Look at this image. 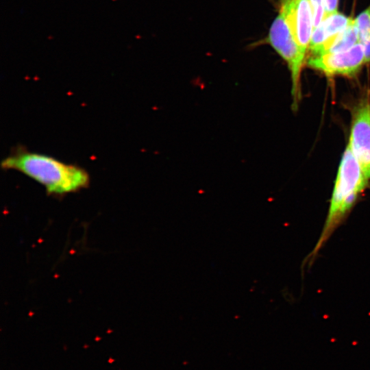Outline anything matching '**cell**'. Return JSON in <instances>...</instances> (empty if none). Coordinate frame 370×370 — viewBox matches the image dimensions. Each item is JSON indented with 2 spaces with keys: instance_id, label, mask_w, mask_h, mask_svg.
<instances>
[{
  "instance_id": "1",
  "label": "cell",
  "mask_w": 370,
  "mask_h": 370,
  "mask_svg": "<svg viewBox=\"0 0 370 370\" xmlns=\"http://www.w3.org/2000/svg\"><path fill=\"white\" fill-rule=\"evenodd\" d=\"M1 166L19 171L42 185L51 195H61L88 186V172L75 164L51 156L27 151H18L4 158Z\"/></svg>"
},
{
  "instance_id": "2",
  "label": "cell",
  "mask_w": 370,
  "mask_h": 370,
  "mask_svg": "<svg viewBox=\"0 0 370 370\" xmlns=\"http://www.w3.org/2000/svg\"><path fill=\"white\" fill-rule=\"evenodd\" d=\"M368 181L347 144L339 165L323 230L308 257L307 264H312L323 246L345 221Z\"/></svg>"
},
{
  "instance_id": "3",
  "label": "cell",
  "mask_w": 370,
  "mask_h": 370,
  "mask_svg": "<svg viewBox=\"0 0 370 370\" xmlns=\"http://www.w3.org/2000/svg\"><path fill=\"white\" fill-rule=\"evenodd\" d=\"M266 42L288 65L292 82V106L294 110H297L301 97L300 77L306 53L298 46L286 15L280 8L271 25Z\"/></svg>"
},
{
  "instance_id": "4",
  "label": "cell",
  "mask_w": 370,
  "mask_h": 370,
  "mask_svg": "<svg viewBox=\"0 0 370 370\" xmlns=\"http://www.w3.org/2000/svg\"><path fill=\"white\" fill-rule=\"evenodd\" d=\"M363 173L370 180V99L360 100L352 111L348 143Z\"/></svg>"
},
{
  "instance_id": "5",
  "label": "cell",
  "mask_w": 370,
  "mask_h": 370,
  "mask_svg": "<svg viewBox=\"0 0 370 370\" xmlns=\"http://www.w3.org/2000/svg\"><path fill=\"white\" fill-rule=\"evenodd\" d=\"M365 63L364 48L360 42L345 51L312 56L308 60L309 66L330 77L353 76Z\"/></svg>"
},
{
  "instance_id": "6",
  "label": "cell",
  "mask_w": 370,
  "mask_h": 370,
  "mask_svg": "<svg viewBox=\"0 0 370 370\" xmlns=\"http://www.w3.org/2000/svg\"><path fill=\"white\" fill-rule=\"evenodd\" d=\"M280 9L286 17L300 49L306 53L313 29L312 13L309 0H281Z\"/></svg>"
},
{
  "instance_id": "7",
  "label": "cell",
  "mask_w": 370,
  "mask_h": 370,
  "mask_svg": "<svg viewBox=\"0 0 370 370\" xmlns=\"http://www.w3.org/2000/svg\"><path fill=\"white\" fill-rule=\"evenodd\" d=\"M352 20L338 12L325 15L312 33L309 47L312 56L320 55Z\"/></svg>"
},
{
  "instance_id": "8",
  "label": "cell",
  "mask_w": 370,
  "mask_h": 370,
  "mask_svg": "<svg viewBox=\"0 0 370 370\" xmlns=\"http://www.w3.org/2000/svg\"><path fill=\"white\" fill-rule=\"evenodd\" d=\"M358 42V29L355 20H352L347 27L323 49L320 55L345 51Z\"/></svg>"
},
{
  "instance_id": "9",
  "label": "cell",
  "mask_w": 370,
  "mask_h": 370,
  "mask_svg": "<svg viewBox=\"0 0 370 370\" xmlns=\"http://www.w3.org/2000/svg\"><path fill=\"white\" fill-rule=\"evenodd\" d=\"M358 29L359 42H370V5L355 19Z\"/></svg>"
},
{
  "instance_id": "10",
  "label": "cell",
  "mask_w": 370,
  "mask_h": 370,
  "mask_svg": "<svg viewBox=\"0 0 370 370\" xmlns=\"http://www.w3.org/2000/svg\"><path fill=\"white\" fill-rule=\"evenodd\" d=\"M312 8L313 29L322 21L325 16V9L323 0H309Z\"/></svg>"
},
{
  "instance_id": "11",
  "label": "cell",
  "mask_w": 370,
  "mask_h": 370,
  "mask_svg": "<svg viewBox=\"0 0 370 370\" xmlns=\"http://www.w3.org/2000/svg\"><path fill=\"white\" fill-rule=\"evenodd\" d=\"M323 1L325 9V16L338 12V0H323Z\"/></svg>"
},
{
  "instance_id": "12",
  "label": "cell",
  "mask_w": 370,
  "mask_h": 370,
  "mask_svg": "<svg viewBox=\"0 0 370 370\" xmlns=\"http://www.w3.org/2000/svg\"><path fill=\"white\" fill-rule=\"evenodd\" d=\"M114 361V360L112 359L111 357H110V358H109V360H108V362H109L110 363H112Z\"/></svg>"
}]
</instances>
